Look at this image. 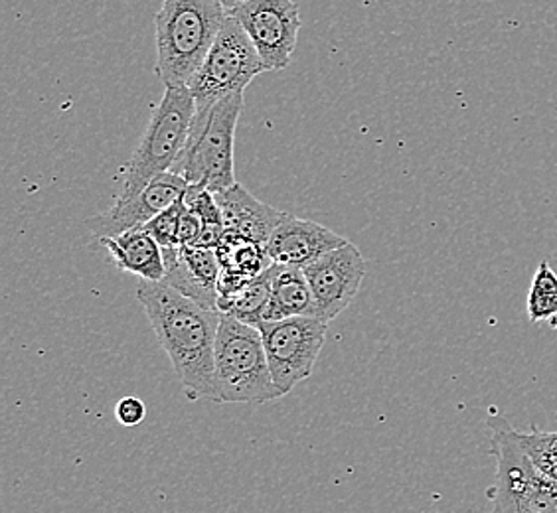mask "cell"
I'll list each match as a JSON object with an SVG mask.
<instances>
[{
  "label": "cell",
  "instance_id": "23",
  "mask_svg": "<svg viewBox=\"0 0 557 513\" xmlns=\"http://www.w3.org/2000/svg\"><path fill=\"white\" fill-rule=\"evenodd\" d=\"M200 236H202V220L186 208L178 225V247H194L198 243Z\"/></svg>",
  "mask_w": 557,
  "mask_h": 513
},
{
  "label": "cell",
  "instance_id": "9",
  "mask_svg": "<svg viewBox=\"0 0 557 513\" xmlns=\"http://www.w3.org/2000/svg\"><path fill=\"white\" fill-rule=\"evenodd\" d=\"M227 14L246 30L265 72L289 67L300 30L295 0H247Z\"/></svg>",
  "mask_w": 557,
  "mask_h": 513
},
{
  "label": "cell",
  "instance_id": "2",
  "mask_svg": "<svg viewBox=\"0 0 557 513\" xmlns=\"http://www.w3.org/2000/svg\"><path fill=\"white\" fill-rule=\"evenodd\" d=\"M225 12L215 0H162L154 16L157 74L166 87H188L222 30Z\"/></svg>",
  "mask_w": 557,
  "mask_h": 513
},
{
  "label": "cell",
  "instance_id": "4",
  "mask_svg": "<svg viewBox=\"0 0 557 513\" xmlns=\"http://www.w3.org/2000/svg\"><path fill=\"white\" fill-rule=\"evenodd\" d=\"M196 115V101L188 87H166L154 109L139 147L125 164L117 202L139 196L157 176L172 171L183 154Z\"/></svg>",
  "mask_w": 557,
  "mask_h": 513
},
{
  "label": "cell",
  "instance_id": "20",
  "mask_svg": "<svg viewBox=\"0 0 557 513\" xmlns=\"http://www.w3.org/2000/svg\"><path fill=\"white\" fill-rule=\"evenodd\" d=\"M528 456L540 471L557 480V433H518Z\"/></svg>",
  "mask_w": 557,
  "mask_h": 513
},
{
  "label": "cell",
  "instance_id": "10",
  "mask_svg": "<svg viewBox=\"0 0 557 513\" xmlns=\"http://www.w3.org/2000/svg\"><path fill=\"white\" fill-rule=\"evenodd\" d=\"M302 271L309 280L319 318L331 324L352 304L354 297L358 295L364 280L366 261L358 247L348 243L326 253Z\"/></svg>",
  "mask_w": 557,
  "mask_h": 513
},
{
  "label": "cell",
  "instance_id": "8",
  "mask_svg": "<svg viewBox=\"0 0 557 513\" xmlns=\"http://www.w3.org/2000/svg\"><path fill=\"white\" fill-rule=\"evenodd\" d=\"M268 353L269 370L278 399L295 385L311 377L326 340L329 322L319 316H297L287 321L263 322L259 326Z\"/></svg>",
  "mask_w": 557,
  "mask_h": 513
},
{
  "label": "cell",
  "instance_id": "24",
  "mask_svg": "<svg viewBox=\"0 0 557 513\" xmlns=\"http://www.w3.org/2000/svg\"><path fill=\"white\" fill-rule=\"evenodd\" d=\"M215 2H218V4H222L225 12H232L234 9H237V7H242V4L247 2V0H215Z\"/></svg>",
  "mask_w": 557,
  "mask_h": 513
},
{
  "label": "cell",
  "instance_id": "11",
  "mask_svg": "<svg viewBox=\"0 0 557 513\" xmlns=\"http://www.w3.org/2000/svg\"><path fill=\"white\" fill-rule=\"evenodd\" d=\"M188 184L183 176L166 172L157 176L152 183L129 202H117L106 214L96 215L87 222V227L94 236L115 237L131 232L143 229L152 217L171 208L172 203L183 200Z\"/></svg>",
  "mask_w": 557,
  "mask_h": 513
},
{
  "label": "cell",
  "instance_id": "12",
  "mask_svg": "<svg viewBox=\"0 0 557 513\" xmlns=\"http://www.w3.org/2000/svg\"><path fill=\"white\" fill-rule=\"evenodd\" d=\"M162 255L166 267L162 283L196 300L200 306L218 311V283L222 267L214 249L174 247L162 249Z\"/></svg>",
  "mask_w": 557,
  "mask_h": 513
},
{
  "label": "cell",
  "instance_id": "1",
  "mask_svg": "<svg viewBox=\"0 0 557 513\" xmlns=\"http://www.w3.org/2000/svg\"><path fill=\"white\" fill-rule=\"evenodd\" d=\"M137 299L190 401H214V352L222 312L200 306L166 283L140 280Z\"/></svg>",
  "mask_w": 557,
  "mask_h": 513
},
{
  "label": "cell",
  "instance_id": "13",
  "mask_svg": "<svg viewBox=\"0 0 557 513\" xmlns=\"http://www.w3.org/2000/svg\"><path fill=\"white\" fill-rule=\"evenodd\" d=\"M348 243L350 241L324 225L287 214L269 239L268 251L277 265L305 268Z\"/></svg>",
  "mask_w": 557,
  "mask_h": 513
},
{
  "label": "cell",
  "instance_id": "7",
  "mask_svg": "<svg viewBox=\"0 0 557 513\" xmlns=\"http://www.w3.org/2000/svg\"><path fill=\"white\" fill-rule=\"evenodd\" d=\"M263 72L265 65L256 46L237 21L227 14L205 64L188 86L196 101V111L208 109L237 91H246L249 82Z\"/></svg>",
  "mask_w": 557,
  "mask_h": 513
},
{
  "label": "cell",
  "instance_id": "19",
  "mask_svg": "<svg viewBox=\"0 0 557 513\" xmlns=\"http://www.w3.org/2000/svg\"><path fill=\"white\" fill-rule=\"evenodd\" d=\"M525 312L532 324L557 321V273L547 261H542L534 273Z\"/></svg>",
  "mask_w": 557,
  "mask_h": 513
},
{
  "label": "cell",
  "instance_id": "3",
  "mask_svg": "<svg viewBox=\"0 0 557 513\" xmlns=\"http://www.w3.org/2000/svg\"><path fill=\"white\" fill-rule=\"evenodd\" d=\"M244 109V91L220 99L214 105L196 111L183 154L172 166L188 186H202L210 192H224L236 183L234 142Z\"/></svg>",
  "mask_w": 557,
  "mask_h": 513
},
{
  "label": "cell",
  "instance_id": "15",
  "mask_svg": "<svg viewBox=\"0 0 557 513\" xmlns=\"http://www.w3.org/2000/svg\"><path fill=\"white\" fill-rule=\"evenodd\" d=\"M99 243L109 251L115 267L137 275L140 280L162 283L166 275L162 249L145 229H131L121 236L103 237Z\"/></svg>",
  "mask_w": 557,
  "mask_h": 513
},
{
  "label": "cell",
  "instance_id": "6",
  "mask_svg": "<svg viewBox=\"0 0 557 513\" xmlns=\"http://www.w3.org/2000/svg\"><path fill=\"white\" fill-rule=\"evenodd\" d=\"M491 445L496 459L491 500L493 513H557V480L528 456L518 430L504 418H491Z\"/></svg>",
  "mask_w": 557,
  "mask_h": 513
},
{
  "label": "cell",
  "instance_id": "22",
  "mask_svg": "<svg viewBox=\"0 0 557 513\" xmlns=\"http://www.w3.org/2000/svg\"><path fill=\"white\" fill-rule=\"evenodd\" d=\"M115 417L123 427H137L147 417V405L139 397H123L115 406Z\"/></svg>",
  "mask_w": 557,
  "mask_h": 513
},
{
  "label": "cell",
  "instance_id": "18",
  "mask_svg": "<svg viewBox=\"0 0 557 513\" xmlns=\"http://www.w3.org/2000/svg\"><path fill=\"white\" fill-rule=\"evenodd\" d=\"M269 302H271V287H269V275L265 271L263 275L251 278L236 295L218 300V311L259 328L265 322Z\"/></svg>",
  "mask_w": 557,
  "mask_h": 513
},
{
  "label": "cell",
  "instance_id": "14",
  "mask_svg": "<svg viewBox=\"0 0 557 513\" xmlns=\"http://www.w3.org/2000/svg\"><path fill=\"white\" fill-rule=\"evenodd\" d=\"M224 217L225 236L237 237L247 243L268 246L285 212L259 202L244 186L234 184L224 192L215 193Z\"/></svg>",
  "mask_w": 557,
  "mask_h": 513
},
{
  "label": "cell",
  "instance_id": "16",
  "mask_svg": "<svg viewBox=\"0 0 557 513\" xmlns=\"http://www.w3.org/2000/svg\"><path fill=\"white\" fill-rule=\"evenodd\" d=\"M271 302L265 322L287 321L297 316H319L305 271L273 263L268 268Z\"/></svg>",
  "mask_w": 557,
  "mask_h": 513
},
{
  "label": "cell",
  "instance_id": "5",
  "mask_svg": "<svg viewBox=\"0 0 557 513\" xmlns=\"http://www.w3.org/2000/svg\"><path fill=\"white\" fill-rule=\"evenodd\" d=\"M278 399L263 336L256 326L222 314L214 352V403H269Z\"/></svg>",
  "mask_w": 557,
  "mask_h": 513
},
{
  "label": "cell",
  "instance_id": "17",
  "mask_svg": "<svg viewBox=\"0 0 557 513\" xmlns=\"http://www.w3.org/2000/svg\"><path fill=\"white\" fill-rule=\"evenodd\" d=\"M222 273H232L237 277L256 278L263 275L271 265L268 246L247 243L237 237L225 236L224 241L215 249Z\"/></svg>",
  "mask_w": 557,
  "mask_h": 513
},
{
  "label": "cell",
  "instance_id": "21",
  "mask_svg": "<svg viewBox=\"0 0 557 513\" xmlns=\"http://www.w3.org/2000/svg\"><path fill=\"white\" fill-rule=\"evenodd\" d=\"M184 210H186V203L184 200H178L157 217H152L143 229L161 246V249H174L178 247V225H181Z\"/></svg>",
  "mask_w": 557,
  "mask_h": 513
}]
</instances>
